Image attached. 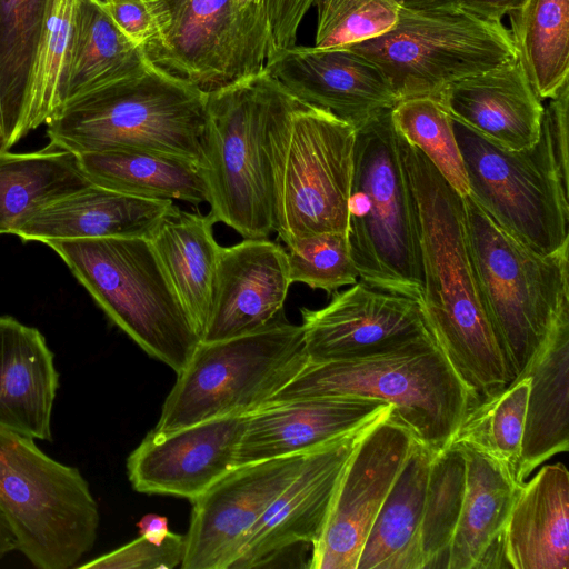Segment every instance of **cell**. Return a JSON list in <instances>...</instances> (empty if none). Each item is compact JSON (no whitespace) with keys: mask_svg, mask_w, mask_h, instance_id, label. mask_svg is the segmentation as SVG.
Here are the masks:
<instances>
[{"mask_svg":"<svg viewBox=\"0 0 569 569\" xmlns=\"http://www.w3.org/2000/svg\"><path fill=\"white\" fill-rule=\"evenodd\" d=\"M398 138L419 218L421 303L439 346L478 403L513 377L483 303L465 200L418 148Z\"/></svg>","mask_w":569,"mask_h":569,"instance_id":"6da1fadb","label":"cell"},{"mask_svg":"<svg viewBox=\"0 0 569 569\" xmlns=\"http://www.w3.org/2000/svg\"><path fill=\"white\" fill-rule=\"evenodd\" d=\"M313 397L383 401L391 418L435 452L448 447L477 405L435 335L366 356L308 361L270 402Z\"/></svg>","mask_w":569,"mask_h":569,"instance_id":"7a4b0ae2","label":"cell"},{"mask_svg":"<svg viewBox=\"0 0 569 569\" xmlns=\"http://www.w3.org/2000/svg\"><path fill=\"white\" fill-rule=\"evenodd\" d=\"M284 96L264 69L206 96L200 169L209 216L243 239L274 231L270 131Z\"/></svg>","mask_w":569,"mask_h":569,"instance_id":"3957f363","label":"cell"},{"mask_svg":"<svg viewBox=\"0 0 569 569\" xmlns=\"http://www.w3.org/2000/svg\"><path fill=\"white\" fill-rule=\"evenodd\" d=\"M347 238L360 281L421 301L418 210L391 109L357 128Z\"/></svg>","mask_w":569,"mask_h":569,"instance_id":"277c9868","label":"cell"},{"mask_svg":"<svg viewBox=\"0 0 569 569\" xmlns=\"http://www.w3.org/2000/svg\"><path fill=\"white\" fill-rule=\"evenodd\" d=\"M206 96L153 64L62 104L46 122L49 148L81 154L112 149L169 153L200 163Z\"/></svg>","mask_w":569,"mask_h":569,"instance_id":"5b68a950","label":"cell"},{"mask_svg":"<svg viewBox=\"0 0 569 569\" xmlns=\"http://www.w3.org/2000/svg\"><path fill=\"white\" fill-rule=\"evenodd\" d=\"M110 320L150 357L181 372L200 343L152 244L144 237L52 239Z\"/></svg>","mask_w":569,"mask_h":569,"instance_id":"8992f818","label":"cell"},{"mask_svg":"<svg viewBox=\"0 0 569 569\" xmlns=\"http://www.w3.org/2000/svg\"><path fill=\"white\" fill-rule=\"evenodd\" d=\"M356 136L351 123L284 89L270 131L274 231L283 243L347 234Z\"/></svg>","mask_w":569,"mask_h":569,"instance_id":"52a82bcc","label":"cell"},{"mask_svg":"<svg viewBox=\"0 0 569 569\" xmlns=\"http://www.w3.org/2000/svg\"><path fill=\"white\" fill-rule=\"evenodd\" d=\"M463 200L483 303L515 380L569 317V244L538 253L497 224L470 194Z\"/></svg>","mask_w":569,"mask_h":569,"instance_id":"ba28073f","label":"cell"},{"mask_svg":"<svg viewBox=\"0 0 569 569\" xmlns=\"http://www.w3.org/2000/svg\"><path fill=\"white\" fill-rule=\"evenodd\" d=\"M307 362L302 326L289 322L283 311L257 331L200 341L177 373L152 430L249 415L269 403Z\"/></svg>","mask_w":569,"mask_h":569,"instance_id":"9c48e42d","label":"cell"},{"mask_svg":"<svg viewBox=\"0 0 569 569\" xmlns=\"http://www.w3.org/2000/svg\"><path fill=\"white\" fill-rule=\"evenodd\" d=\"M0 512L38 569H68L94 546L100 515L78 468L47 456L36 440L0 427Z\"/></svg>","mask_w":569,"mask_h":569,"instance_id":"30bf717a","label":"cell"},{"mask_svg":"<svg viewBox=\"0 0 569 569\" xmlns=\"http://www.w3.org/2000/svg\"><path fill=\"white\" fill-rule=\"evenodd\" d=\"M373 62L398 101L437 98L450 83L518 58L510 31L455 6L400 8L388 32L347 47Z\"/></svg>","mask_w":569,"mask_h":569,"instance_id":"8fae6325","label":"cell"},{"mask_svg":"<svg viewBox=\"0 0 569 569\" xmlns=\"http://www.w3.org/2000/svg\"><path fill=\"white\" fill-rule=\"evenodd\" d=\"M452 126L469 194L481 209L538 253L550 254L569 244L568 187L543 121L539 140L521 150L499 147L453 119Z\"/></svg>","mask_w":569,"mask_h":569,"instance_id":"7c38bea8","label":"cell"},{"mask_svg":"<svg viewBox=\"0 0 569 569\" xmlns=\"http://www.w3.org/2000/svg\"><path fill=\"white\" fill-rule=\"evenodd\" d=\"M415 440L391 418V409L366 432L339 481L308 568L356 569L370 528Z\"/></svg>","mask_w":569,"mask_h":569,"instance_id":"4fadbf2b","label":"cell"},{"mask_svg":"<svg viewBox=\"0 0 569 569\" xmlns=\"http://www.w3.org/2000/svg\"><path fill=\"white\" fill-rule=\"evenodd\" d=\"M307 453L236 466L191 501L180 567L232 569L254 526L296 477Z\"/></svg>","mask_w":569,"mask_h":569,"instance_id":"5bb4252c","label":"cell"},{"mask_svg":"<svg viewBox=\"0 0 569 569\" xmlns=\"http://www.w3.org/2000/svg\"><path fill=\"white\" fill-rule=\"evenodd\" d=\"M162 71L204 93L264 70L234 0H187L164 36L144 48Z\"/></svg>","mask_w":569,"mask_h":569,"instance_id":"9a60e30c","label":"cell"},{"mask_svg":"<svg viewBox=\"0 0 569 569\" xmlns=\"http://www.w3.org/2000/svg\"><path fill=\"white\" fill-rule=\"evenodd\" d=\"M390 409L306 455L296 477L254 526L232 569L271 567L292 547L317 542L355 448Z\"/></svg>","mask_w":569,"mask_h":569,"instance_id":"2e32d148","label":"cell"},{"mask_svg":"<svg viewBox=\"0 0 569 569\" xmlns=\"http://www.w3.org/2000/svg\"><path fill=\"white\" fill-rule=\"evenodd\" d=\"M308 361L366 356L433 335L418 299L358 280L323 308L300 309Z\"/></svg>","mask_w":569,"mask_h":569,"instance_id":"e0dca14e","label":"cell"},{"mask_svg":"<svg viewBox=\"0 0 569 569\" xmlns=\"http://www.w3.org/2000/svg\"><path fill=\"white\" fill-rule=\"evenodd\" d=\"M247 416L216 418L163 433L151 430L127 458L132 488L193 501L236 467Z\"/></svg>","mask_w":569,"mask_h":569,"instance_id":"ac0fdd59","label":"cell"},{"mask_svg":"<svg viewBox=\"0 0 569 569\" xmlns=\"http://www.w3.org/2000/svg\"><path fill=\"white\" fill-rule=\"evenodd\" d=\"M264 69L298 100L327 110L356 129L398 102L383 72L347 47L296 44L274 53Z\"/></svg>","mask_w":569,"mask_h":569,"instance_id":"d6986e66","label":"cell"},{"mask_svg":"<svg viewBox=\"0 0 569 569\" xmlns=\"http://www.w3.org/2000/svg\"><path fill=\"white\" fill-rule=\"evenodd\" d=\"M291 284L286 249L266 239L221 247L201 341L257 331L281 311Z\"/></svg>","mask_w":569,"mask_h":569,"instance_id":"ffe728a7","label":"cell"},{"mask_svg":"<svg viewBox=\"0 0 569 569\" xmlns=\"http://www.w3.org/2000/svg\"><path fill=\"white\" fill-rule=\"evenodd\" d=\"M390 407L360 397L269 402L247 416L236 466L307 453L360 428Z\"/></svg>","mask_w":569,"mask_h":569,"instance_id":"44dd1931","label":"cell"},{"mask_svg":"<svg viewBox=\"0 0 569 569\" xmlns=\"http://www.w3.org/2000/svg\"><path fill=\"white\" fill-rule=\"evenodd\" d=\"M437 99L453 120L499 147L521 150L539 140L545 107L518 58L450 83Z\"/></svg>","mask_w":569,"mask_h":569,"instance_id":"7402d4cb","label":"cell"},{"mask_svg":"<svg viewBox=\"0 0 569 569\" xmlns=\"http://www.w3.org/2000/svg\"><path fill=\"white\" fill-rule=\"evenodd\" d=\"M172 200L136 197L89 184L40 208L13 234L23 241L52 239L148 238L173 208Z\"/></svg>","mask_w":569,"mask_h":569,"instance_id":"603a6c76","label":"cell"},{"mask_svg":"<svg viewBox=\"0 0 569 569\" xmlns=\"http://www.w3.org/2000/svg\"><path fill=\"white\" fill-rule=\"evenodd\" d=\"M58 388L54 356L42 333L12 317H0V427L51 441Z\"/></svg>","mask_w":569,"mask_h":569,"instance_id":"cb8c5ba5","label":"cell"},{"mask_svg":"<svg viewBox=\"0 0 569 569\" xmlns=\"http://www.w3.org/2000/svg\"><path fill=\"white\" fill-rule=\"evenodd\" d=\"M507 568L569 569V471L546 465L523 482L503 536Z\"/></svg>","mask_w":569,"mask_h":569,"instance_id":"d4e9b609","label":"cell"},{"mask_svg":"<svg viewBox=\"0 0 569 569\" xmlns=\"http://www.w3.org/2000/svg\"><path fill=\"white\" fill-rule=\"evenodd\" d=\"M456 448L465 456L466 486L447 569L507 568L502 536L522 485L487 456Z\"/></svg>","mask_w":569,"mask_h":569,"instance_id":"484cf974","label":"cell"},{"mask_svg":"<svg viewBox=\"0 0 569 569\" xmlns=\"http://www.w3.org/2000/svg\"><path fill=\"white\" fill-rule=\"evenodd\" d=\"M520 376L530 381L520 467L525 482L535 468L569 449V317L558 323Z\"/></svg>","mask_w":569,"mask_h":569,"instance_id":"4316f807","label":"cell"},{"mask_svg":"<svg viewBox=\"0 0 569 569\" xmlns=\"http://www.w3.org/2000/svg\"><path fill=\"white\" fill-rule=\"evenodd\" d=\"M152 68L144 49L122 33L99 0H76L61 106L91 90L140 77Z\"/></svg>","mask_w":569,"mask_h":569,"instance_id":"83f0119b","label":"cell"},{"mask_svg":"<svg viewBox=\"0 0 569 569\" xmlns=\"http://www.w3.org/2000/svg\"><path fill=\"white\" fill-rule=\"evenodd\" d=\"M435 453L415 440L370 528L356 569H423L421 523Z\"/></svg>","mask_w":569,"mask_h":569,"instance_id":"f1b7e54d","label":"cell"},{"mask_svg":"<svg viewBox=\"0 0 569 569\" xmlns=\"http://www.w3.org/2000/svg\"><path fill=\"white\" fill-rule=\"evenodd\" d=\"M214 223L209 213L184 211L174 204L148 237L200 339L210 313L221 248L213 237Z\"/></svg>","mask_w":569,"mask_h":569,"instance_id":"f546056e","label":"cell"},{"mask_svg":"<svg viewBox=\"0 0 569 569\" xmlns=\"http://www.w3.org/2000/svg\"><path fill=\"white\" fill-rule=\"evenodd\" d=\"M77 157L92 184L148 199L208 203L200 166L189 159L140 149H112Z\"/></svg>","mask_w":569,"mask_h":569,"instance_id":"4dcf8cb0","label":"cell"},{"mask_svg":"<svg viewBox=\"0 0 569 569\" xmlns=\"http://www.w3.org/2000/svg\"><path fill=\"white\" fill-rule=\"evenodd\" d=\"M89 184L72 152L0 153V234H13L40 208Z\"/></svg>","mask_w":569,"mask_h":569,"instance_id":"1f68e13d","label":"cell"},{"mask_svg":"<svg viewBox=\"0 0 569 569\" xmlns=\"http://www.w3.org/2000/svg\"><path fill=\"white\" fill-rule=\"evenodd\" d=\"M53 0H0V96L17 142L26 120L38 49Z\"/></svg>","mask_w":569,"mask_h":569,"instance_id":"d6a6232c","label":"cell"},{"mask_svg":"<svg viewBox=\"0 0 569 569\" xmlns=\"http://www.w3.org/2000/svg\"><path fill=\"white\" fill-rule=\"evenodd\" d=\"M509 30L530 84L542 101L569 81V0H525Z\"/></svg>","mask_w":569,"mask_h":569,"instance_id":"836d02e7","label":"cell"},{"mask_svg":"<svg viewBox=\"0 0 569 569\" xmlns=\"http://www.w3.org/2000/svg\"><path fill=\"white\" fill-rule=\"evenodd\" d=\"M529 377L520 376L478 402L465 416L448 447H469L498 465L519 485Z\"/></svg>","mask_w":569,"mask_h":569,"instance_id":"e575fe53","label":"cell"},{"mask_svg":"<svg viewBox=\"0 0 569 569\" xmlns=\"http://www.w3.org/2000/svg\"><path fill=\"white\" fill-rule=\"evenodd\" d=\"M466 486L462 451L447 447L432 458L421 523L423 569H447Z\"/></svg>","mask_w":569,"mask_h":569,"instance_id":"d590c367","label":"cell"},{"mask_svg":"<svg viewBox=\"0 0 569 569\" xmlns=\"http://www.w3.org/2000/svg\"><path fill=\"white\" fill-rule=\"evenodd\" d=\"M391 120L398 134L418 148L459 194H469L452 119L437 98L400 99L391 109Z\"/></svg>","mask_w":569,"mask_h":569,"instance_id":"8d00e7d4","label":"cell"},{"mask_svg":"<svg viewBox=\"0 0 569 569\" xmlns=\"http://www.w3.org/2000/svg\"><path fill=\"white\" fill-rule=\"evenodd\" d=\"M76 0H53L38 49L26 120V134L46 123L61 106L63 72Z\"/></svg>","mask_w":569,"mask_h":569,"instance_id":"74e56055","label":"cell"},{"mask_svg":"<svg viewBox=\"0 0 569 569\" xmlns=\"http://www.w3.org/2000/svg\"><path fill=\"white\" fill-rule=\"evenodd\" d=\"M284 244L291 283H305L332 295L359 280L346 233L301 237Z\"/></svg>","mask_w":569,"mask_h":569,"instance_id":"f35d334b","label":"cell"},{"mask_svg":"<svg viewBox=\"0 0 569 569\" xmlns=\"http://www.w3.org/2000/svg\"><path fill=\"white\" fill-rule=\"evenodd\" d=\"M395 0H348L317 22L315 47L341 48L377 38L399 19Z\"/></svg>","mask_w":569,"mask_h":569,"instance_id":"ab89813d","label":"cell"},{"mask_svg":"<svg viewBox=\"0 0 569 569\" xmlns=\"http://www.w3.org/2000/svg\"><path fill=\"white\" fill-rule=\"evenodd\" d=\"M184 535L169 532L161 545L139 536L132 541L101 555L77 568L82 569H173L181 565Z\"/></svg>","mask_w":569,"mask_h":569,"instance_id":"60d3db41","label":"cell"},{"mask_svg":"<svg viewBox=\"0 0 569 569\" xmlns=\"http://www.w3.org/2000/svg\"><path fill=\"white\" fill-rule=\"evenodd\" d=\"M100 2L122 33L143 49L159 41L172 23V10L163 0Z\"/></svg>","mask_w":569,"mask_h":569,"instance_id":"b9f144b4","label":"cell"},{"mask_svg":"<svg viewBox=\"0 0 569 569\" xmlns=\"http://www.w3.org/2000/svg\"><path fill=\"white\" fill-rule=\"evenodd\" d=\"M320 1L263 0L270 40L268 60L278 51L296 46L305 17Z\"/></svg>","mask_w":569,"mask_h":569,"instance_id":"7bdbcfd3","label":"cell"},{"mask_svg":"<svg viewBox=\"0 0 569 569\" xmlns=\"http://www.w3.org/2000/svg\"><path fill=\"white\" fill-rule=\"evenodd\" d=\"M568 109L569 81L549 99L542 121L547 127L560 178L568 187Z\"/></svg>","mask_w":569,"mask_h":569,"instance_id":"ee69618b","label":"cell"},{"mask_svg":"<svg viewBox=\"0 0 569 569\" xmlns=\"http://www.w3.org/2000/svg\"><path fill=\"white\" fill-rule=\"evenodd\" d=\"M244 31L258 56L267 63L269 28L263 0H234Z\"/></svg>","mask_w":569,"mask_h":569,"instance_id":"f6af8a7d","label":"cell"},{"mask_svg":"<svg viewBox=\"0 0 569 569\" xmlns=\"http://www.w3.org/2000/svg\"><path fill=\"white\" fill-rule=\"evenodd\" d=\"M525 0H456V6L490 22H501L518 10Z\"/></svg>","mask_w":569,"mask_h":569,"instance_id":"bcb514c9","label":"cell"},{"mask_svg":"<svg viewBox=\"0 0 569 569\" xmlns=\"http://www.w3.org/2000/svg\"><path fill=\"white\" fill-rule=\"evenodd\" d=\"M137 528L140 536L157 545H161L170 532L168 519L157 513L144 515L138 521Z\"/></svg>","mask_w":569,"mask_h":569,"instance_id":"7dc6e473","label":"cell"},{"mask_svg":"<svg viewBox=\"0 0 569 569\" xmlns=\"http://www.w3.org/2000/svg\"><path fill=\"white\" fill-rule=\"evenodd\" d=\"M400 8L410 10L436 9L455 6L456 0H395Z\"/></svg>","mask_w":569,"mask_h":569,"instance_id":"c3c4849f","label":"cell"},{"mask_svg":"<svg viewBox=\"0 0 569 569\" xmlns=\"http://www.w3.org/2000/svg\"><path fill=\"white\" fill-rule=\"evenodd\" d=\"M13 551H17L16 539L0 512V560Z\"/></svg>","mask_w":569,"mask_h":569,"instance_id":"681fc988","label":"cell"},{"mask_svg":"<svg viewBox=\"0 0 569 569\" xmlns=\"http://www.w3.org/2000/svg\"><path fill=\"white\" fill-rule=\"evenodd\" d=\"M14 143L16 141L9 129L0 96V153L9 151Z\"/></svg>","mask_w":569,"mask_h":569,"instance_id":"f907efd6","label":"cell"},{"mask_svg":"<svg viewBox=\"0 0 569 569\" xmlns=\"http://www.w3.org/2000/svg\"><path fill=\"white\" fill-rule=\"evenodd\" d=\"M172 10L174 14L187 0H163Z\"/></svg>","mask_w":569,"mask_h":569,"instance_id":"816d5d0a","label":"cell"},{"mask_svg":"<svg viewBox=\"0 0 569 569\" xmlns=\"http://www.w3.org/2000/svg\"><path fill=\"white\" fill-rule=\"evenodd\" d=\"M100 1H102V0H100Z\"/></svg>","mask_w":569,"mask_h":569,"instance_id":"f5cc1de1","label":"cell"}]
</instances>
